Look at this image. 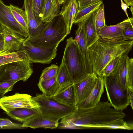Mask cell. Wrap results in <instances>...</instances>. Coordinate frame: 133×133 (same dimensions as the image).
<instances>
[{
  "label": "cell",
  "mask_w": 133,
  "mask_h": 133,
  "mask_svg": "<svg viewBox=\"0 0 133 133\" xmlns=\"http://www.w3.org/2000/svg\"><path fill=\"white\" fill-rule=\"evenodd\" d=\"M108 101H100L95 106L77 108L61 119L60 128L81 129L98 128L123 119L126 116L123 111L112 108Z\"/></svg>",
  "instance_id": "1"
},
{
  "label": "cell",
  "mask_w": 133,
  "mask_h": 133,
  "mask_svg": "<svg viewBox=\"0 0 133 133\" xmlns=\"http://www.w3.org/2000/svg\"><path fill=\"white\" fill-rule=\"evenodd\" d=\"M133 44V40L99 38L88 48L93 73L97 76L102 75L104 68L111 61L118 56L128 55Z\"/></svg>",
  "instance_id": "2"
},
{
  "label": "cell",
  "mask_w": 133,
  "mask_h": 133,
  "mask_svg": "<svg viewBox=\"0 0 133 133\" xmlns=\"http://www.w3.org/2000/svg\"><path fill=\"white\" fill-rule=\"evenodd\" d=\"M68 35L66 26L59 14L50 21L45 23L39 34L25 40L35 47L58 46Z\"/></svg>",
  "instance_id": "3"
},
{
  "label": "cell",
  "mask_w": 133,
  "mask_h": 133,
  "mask_svg": "<svg viewBox=\"0 0 133 133\" xmlns=\"http://www.w3.org/2000/svg\"><path fill=\"white\" fill-rule=\"evenodd\" d=\"M62 60L72 84L77 83L91 75L89 74L86 70L78 43L72 37L66 39Z\"/></svg>",
  "instance_id": "4"
},
{
  "label": "cell",
  "mask_w": 133,
  "mask_h": 133,
  "mask_svg": "<svg viewBox=\"0 0 133 133\" xmlns=\"http://www.w3.org/2000/svg\"><path fill=\"white\" fill-rule=\"evenodd\" d=\"M104 86L107 97L111 106L123 111L130 105L128 89L123 88L120 83L118 65L109 75L103 76Z\"/></svg>",
  "instance_id": "5"
},
{
  "label": "cell",
  "mask_w": 133,
  "mask_h": 133,
  "mask_svg": "<svg viewBox=\"0 0 133 133\" xmlns=\"http://www.w3.org/2000/svg\"><path fill=\"white\" fill-rule=\"evenodd\" d=\"M33 98L39 106L38 111L39 115L57 121L72 113L77 109L58 102L53 96H46L43 94L37 95Z\"/></svg>",
  "instance_id": "6"
},
{
  "label": "cell",
  "mask_w": 133,
  "mask_h": 133,
  "mask_svg": "<svg viewBox=\"0 0 133 133\" xmlns=\"http://www.w3.org/2000/svg\"><path fill=\"white\" fill-rule=\"evenodd\" d=\"M31 63L26 59L0 66V83L9 81H26L33 72Z\"/></svg>",
  "instance_id": "7"
},
{
  "label": "cell",
  "mask_w": 133,
  "mask_h": 133,
  "mask_svg": "<svg viewBox=\"0 0 133 133\" xmlns=\"http://www.w3.org/2000/svg\"><path fill=\"white\" fill-rule=\"evenodd\" d=\"M58 46L35 47L24 40L19 51L24 52L31 63L49 64L56 57Z\"/></svg>",
  "instance_id": "8"
},
{
  "label": "cell",
  "mask_w": 133,
  "mask_h": 133,
  "mask_svg": "<svg viewBox=\"0 0 133 133\" xmlns=\"http://www.w3.org/2000/svg\"><path fill=\"white\" fill-rule=\"evenodd\" d=\"M20 108L33 109L37 111L39 108L33 97L28 94L16 93L11 96L0 98V108L5 112Z\"/></svg>",
  "instance_id": "9"
},
{
  "label": "cell",
  "mask_w": 133,
  "mask_h": 133,
  "mask_svg": "<svg viewBox=\"0 0 133 133\" xmlns=\"http://www.w3.org/2000/svg\"><path fill=\"white\" fill-rule=\"evenodd\" d=\"M0 23L25 39L28 37L27 32L16 21L8 6L1 0H0Z\"/></svg>",
  "instance_id": "10"
},
{
  "label": "cell",
  "mask_w": 133,
  "mask_h": 133,
  "mask_svg": "<svg viewBox=\"0 0 133 133\" xmlns=\"http://www.w3.org/2000/svg\"><path fill=\"white\" fill-rule=\"evenodd\" d=\"M97 76L94 73L74 84L76 105L85 99L93 89Z\"/></svg>",
  "instance_id": "11"
},
{
  "label": "cell",
  "mask_w": 133,
  "mask_h": 133,
  "mask_svg": "<svg viewBox=\"0 0 133 133\" xmlns=\"http://www.w3.org/2000/svg\"><path fill=\"white\" fill-rule=\"evenodd\" d=\"M104 77L97 76L95 85L89 96L76 105L77 108H86L93 107L100 101L104 92Z\"/></svg>",
  "instance_id": "12"
},
{
  "label": "cell",
  "mask_w": 133,
  "mask_h": 133,
  "mask_svg": "<svg viewBox=\"0 0 133 133\" xmlns=\"http://www.w3.org/2000/svg\"><path fill=\"white\" fill-rule=\"evenodd\" d=\"M4 50L11 52L19 51L25 38L2 25Z\"/></svg>",
  "instance_id": "13"
},
{
  "label": "cell",
  "mask_w": 133,
  "mask_h": 133,
  "mask_svg": "<svg viewBox=\"0 0 133 133\" xmlns=\"http://www.w3.org/2000/svg\"><path fill=\"white\" fill-rule=\"evenodd\" d=\"M62 4L59 14L62 17L68 35L70 32L78 5L77 0H65Z\"/></svg>",
  "instance_id": "14"
},
{
  "label": "cell",
  "mask_w": 133,
  "mask_h": 133,
  "mask_svg": "<svg viewBox=\"0 0 133 133\" xmlns=\"http://www.w3.org/2000/svg\"><path fill=\"white\" fill-rule=\"evenodd\" d=\"M23 7L25 9L28 21V37L26 38H30L39 34L45 23L40 24L35 18L32 11V0H24Z\"/></svg>",
  "instance_id": "15"
},
{
  "label": "cell",
  "mask_w": 133,
  "mask_h": 133,
  "mask_svg": "<svg viewBox=\"0 0 133 133\" xmlns=\"http://www.w3.org/2000/svg\"><path fill=\"white\" fill-rule=\"evenodd\" d=\"M96 11L91 13L82 22V27L88 48L99 38L95 24L94 16Z\"/></svg>",
  "instance_id": "16"
},
{
  "label": "cell",
  "mask_w": 133,
  "mask_h": 133,
  "mask_svg": "<svg viewBox=\"0 0 133 133\" xmlns=\"http://www.w3.org/2000/svg\"><path fill=\"white\" fill-rule=\"evenodd\" d=\"M59 125L58 121L42 117L39 115H36L23 122L22 127L35 129L39 128L55 129Z\"/></svg>",
  "instance_id": "17"
},
{
  "label": "cell",
  "mask_w": 133,
  "mask_h": 133,
  "mask_svg": "<svg viewBox=\"0 0 133 133\" xmlns=\"http://www.w3.org/2000/svg\"><path fill=\"white\" fill-rule=\"evenodd\" d=\"M53 97L57 101L63 104L76 108L74 84H72L55 94Z\"/></svg>",
  "instance_id": "18"
},
{
  "label": "cell",
  "mask_w": 133,
  "mask_h": 133,
  "mask_svg": "<svg viewBox=\"0 0 133 133\" xmlns=\"http://www.w3.org/2000/svg\"><path fill=\"white\" fill-rule=\"evenodd\" d=\"M128 18L117 24L110 25H106L98 34L99 38H122V30Z\"/></svg>",
  "instance_id": "19"
},
{
  "label": "cell",
  "mask_w": 133,
  "mask_h": 133,
  "mask_svg": "<svg viewBox=\"0 0 133 133\" xmlns=\"http://www.w3.org/2000/svg\"><path fill=\"white\" fill-rule=\"evenodd\" d=\"M78 24L80 26V29L79 39L77 42L84 61L86 70L89 74L91 75L94 73L92 71L85 37L82 27V22Z\"/></svg>",
  "instance_id": "20"
},
{
  "label": "cell",
  "mask_w": 133,
  "mask_h": 133,
  "mask_svg": "<svg viewBox=\"0 0 133 133\" xmlns=\"http://www.w3.org/2000/svg\"><path fill=\"white\" fill-rule=\"evenodd\" d=\"M56 83L57 90L55 94L72 84L68 71L62 60L56 75Z\"/></svg>",
  "instance_id": "21"
},
{
  "label": "cell",
  "mask_w": 133,
  "mask_h": 133,
  "mask_svg": "<svg viewBox=\"0 0 133 133\" xmlns=\"http://www.w3.org/2000/svg\"><path fill=\"white\" fill-rule=\"evenodd\" d=\"M5 113L12 118L21 122L38 115L36 110L26 108H17Z\"/></svg>",
  "instance_id": "22"
},
{
  "label": "cell",
  "mask_w": 133,
  "mask_h": 133,
  "mask_svg": "<svg viewBox=\"0 0 133 133\" xmlns=\"http://www.w3.org/2000/svg\"><path fill=\"white\" fill-rule=\"evenodd\" d=\"M60 5L55 0H44L42 21L44 23L50 22L58 15Z\"/></svg>",
  "instance_id": "23"
},
{
  "label": "cell",
  "mask_w": 133,
  "mask_h": 133,
  "mask_svg": "<svg viewBox=\"0 0 133 133\" xmlns=\"http://www.w3.org/2000/svg\"><path fill=\"white\" fill-rule=\"evenodd\" d=\"M56 76L46 80H39L37 85L42 94L46 96H53L57 90Z\"/></svg>",
  "instance_id": "24"
},
{
  "label": "cell",
  "mask_w": 133,
  "mask_h": 133,
  "mask_svg": "<svg viewBox=\"0 0 133 133\" xmlns=\"http://www.w3.org/2000/svg\"><path fill=\"white\" fill-rule=\"evenodd\" d=\"M102 0L98 2L81 8L76 12L73 23L79 24L91 13L96 11L103 4Z\"/></svg>",
  "instance_id": "25"
},
{
  "label": "cell",
  "mask_w": 133,
  "mask_h": 133,
  "mask_svg": "<svg viewBox=\"0 0 133 133\" xmlns=\"http://www.w3.org/2000/svg\"><path fill=\"white\" fill-rule=\"evenodd\" d=\"M8 6L16 21L27 33L28 21L25 11L17 6L11 4Z\"/></svg>",
  "instance_id": "26"
},
{
  "label": "cell",
  "mask_w": 133,
  "mask_h": 133,
  "mask_svg": "<svg viewBox=\"0 0 133 133\" xmlns=\"http://www.w3.org/2000/svg\"><path fill=\"white\" fill-rule=\"evenodd\" d=\"M128 55L121 56L118 64L120 83L121 85L125 88H127L126 87V82L128 71Z\"/></svg>",
  "instance_id": "27"
},
{
  "label": "cell",
  "mask_w": 133,
  "mask_h": 133,
  "mask_svg": "<svg viewBox=\"0 0 133 133\" xmlns=\"http://www.w3.org/2000/svg\"><path fill=\"white\" fill-rule=\"evenodd\" d=\"M94 23L98 35L101 29L106 25L105 19L104 6L103 4L95 11Z\"/></svg>",
  "instance_id": "28"
},
{
  "label": "cell",
  "mask_w": 133,
  "mask_h": 133,
  "mask_svg": "<svg viewBox=\"0 0 133 133\" xmlns=\"http://www.w3.org/2000/svg\"><path fill=\"white\" fill-rule=\"evenodd\" d=\"M44 5V0H32V6L34 17L40 24L44 23L42 21Z\"/></svg>",
  "instance_id": "29"
},
{
  "label": "cell",
  "mask_w": 133,
  "mask_h": 133,
  "mask_svg": "<svg viewBox=\"0 0 133 133\" xmlns=\"http://www.w3.org/2000/svg\"><path fill=\"white\" fill-rule=\"evenodd\" d=\"M99 128L132 130L133 129V124L132 123L126 122L123 119L116 121L111 123L101 126Z\"/></svg>",
  "instance_id": "30"
},
{
  "label": "cell",
  "mask_w": 133,
  "mask_h": 133,
  "mask_svg": "<svg viewBox=\"0 0 133 133\" xmlns=\"http://www.w3.org/2000/svg\"><path fill=\"white\" fill-rule=\"evenodd\" d=\"M123 38L126 40H133V18H128L122 30Z\"/></svg>",
  "instance_id": "31"
},
{
  "label": "cell",
  "mask_w": 133,
  "mask_h": 133,
  "mask_svg": "<svg viewBox=\"0 0 133 133\" xmlns=\"http://www.w3.org/2000/svg\"><path fill=\"white\" fill-rule=\"evenodd\" d=\"M59 67L55 64L45 68L42 71L40 80L47 79L57 75Z\"/></svg>",
  "instance_id": "32"
},
{
  "label": "cell",
  "mask_w": 133,
  "mask_h": 133,
  "mask_svg": "<svg viewBox=\"0 0 133 133\" xmlns=\"http://www.w3.org/2000/svg\"><path fill=\"white\" fill-rule=\"evenodd\" d=\"M126 85L128 89L133 92V59L129 57L128 58V71Z\"/></svg>",
  "instance_id": "33"
},
{
  "label": "cell",
  "mask_w": 133,
  "mask_h": 133,
  "mask_svg": "<svg viewBox=\"0 0 133 133\" xmlns=\"http://www.w3.org/2000/svg\"><path fill=\"white\" fill-rule=\"evenodd\" d=\"M22 124L14 123L8 118H0V129H23Z\"/></svg>",
  "instance_id": "34"
},
{
  "label": "cell",
  "mask_w": 133,
  "mask_h": 133,
  "mask_svg": "<svg viewBox=\"0 0 133 133\" xmlns=\"http://www.w3.org/2000/svg\"><path fill=\"white\" fill-rule=\"evenodd\" d=\"M121 56H119L111 61L104 68L102 75L103 76L109 75L115 69L118 64Z\"/></svg>",
  "instance_id": "35"
},
{
  "label": "cell",
  "mask_w": 133,
  "mask_h": 133,
  "mask_svg": "<svg viewBox=\"0 0 133 133\" xmlns=\"http://www.w3.org/2000/svg\"><path fill=\"white\" fill-rule=\"evenodd\" d=\"M16 83L15 82L9 81L0 83V94L3 96L6 93L12 91Z\"/></svg>",
  "instance_id": "36"
},
{
  "label": "cell",
  "mask_w": 133,
  "mask_h": 133,
  "mask_svg": "<svg viewBox=\"0 0 133 133\" xmlns=\"http://www.w3.org/2000/svg\"><path fill=\"white\" fill-rule=\"evenodd\" d=\"M102 0H79L78 8H81L98 2Z\"/></svg>",
  "instance_id": "37"
},
{
  "label": "cell",
  "mask_w": 133,
  "mask_h": 133,
  "mask_svg": "<svg viewBox=\"0 0 133 133\" xmlns=\"http://www.w3.org/2000/svg\"><path fill=\"white\" fill-rule=\"evenodd\" d=\"M120 0L121 3V7L122 9L124 11L128 18H129V17L127 12V9L128 8H129L128 5L123 1V0Z\"/></svg>",
  "instance_id": "38"
},
{
  "label": "cell",
  "mask_w": 133,
  "mask_h": 133,
  "mask_svg": "<svg viewBox=\"0 0 133 133\" xmlns=\"http://www.w3.org/2000/svg\"><path fill=\"white\" fill-rule=\"evenodd\" d=\"M128 94L130 101V105L133 109V92L128 89Z\"/></svg>",
  "instance_id": "39"
},
{
  "label": "cell",
  "mask_w": 133,
  "mask_h": 133,
  "mask_svg": "<svg viewBox=\"0 0 133 133\" xmlns=\"http://www.w3.org/2000/svg\"><path fill=\"white\" fill-rule=\"evenodd\" d=\"M3 36L2 32L0 34V52L4 50L3 49Z\"/></svg>",
  "instance_id": "40"
},
{
  "label": "cell",
  "mask_w": 133,
  "mask_h": 133,
  "mask_svg": "<svg viewBox=\"0 0 133 133\" xmlns=\"http://www.w3.org/2000/svg\"><path fill=\"white\" fill-rule=\"evenodd\" d=\"M124 2L128 6L133 7V0H124Z\"/></svg>",
  "instance_id": "41"
},
{
  "label": "cell",
  "mask_w": 133,
  "mask_h": 133,
  "mask_svg": "<svg viewBox=\"0 0 133 133\" xmlns=\"http://www.w3.org/2000/svg\"><path fill=\"white\" fill-rule=\"evenodd\" d=\"M60 5L62 4L64 1V0H55Z\"/></svg>",
  "instance_id": "42"
},
{
  "label": "cell",
  "mask_w": 133,
  "mask_h": 133,
  "mask_svg": "<svg viewBox=\"0 0 133 133\" xmlns=\"http://www.w3.org/2000/svg\"><path fill=\"white\" fill-rule=\"evenodd\" d=\"M2 25L0 23V34L2 32Z\"/></svg>",
  "instance_id": "43"
},
{
  "label": "cell",
  "mask_w": 133,
  "mask_h": 133,
  "mask_svg": "<svg viewBox=\"0 0 133 133\" xmlns=\"http://www.w3.org/2000/svg\"><path fill=\"white\" fill-rule=\"evenodd\" d=\"M2 96L1 95V94H0V98L1 97H2Z\"/></svg>",
  "instance_id": "44"
},
{
  "label": "cell",
  "mask_w": 133,
  "mask_h": 133,
  "mask_svg": "<svg viewBox=\"0 0 133 133\" xmlns=\"http://www.w3.org/2000/svg\"><path fill=\"white\" fill-rule=\"evenodd\" d=\"M78 0H77V1H78Z\"/></svg>",
  "instance_id": "45"
},
{
  "label": "cell",
  "mask_w": 133,
  "mask_h": 133,
  "mask_svg": "<svg viewBox=\"0 0 133 133\" xmlns=\"http://www.w3.org/2000/svg\"><path fill=\"white\" fill-rule=\"evenodd\" d=\"M65 0H64V1H65Z\"/></svg>",
  "instance_id": "46"
}]
</instances>
